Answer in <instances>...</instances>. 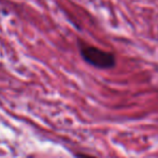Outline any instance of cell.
I'll return each mask as SVG.
<instances>
[{"label": "cell", "mask_w": 158, "mask_h": 158, "mask_svg": "<svg viewBox=\"0 0 158 158\" xmlns=\"http://www.w3.org/2000/svg\"><path fill=\"white\" fill-rule=\"evenodd\" d=\"M79 52L85 63L97 70H112L116 66L114 53L102 50L98 47L79 41Z\"/></svg>", "instance_id": "1"}, {"label": "cell", "mask_w": 158, "mask_h": 158, "mask_svg": "<svg viewBox=\"0 0 158 158\" xmlns=\"http://www.w3.org/2000/svg\"><path fill=\"white\" fill-rule=\"evenodd\" d=\"M73 157L74 158H97L95 156H93V155H89V154H86V153H74L73 154Z\"/></svg>", "instance_id": "2"}]
</instances>
